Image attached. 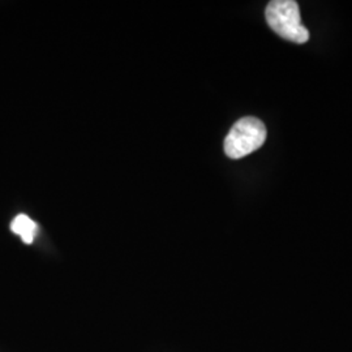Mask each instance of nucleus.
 I'll list each match as a JSON object with an SVG mask.
<instances>
[{"mask_svg":"<svg viewBox=\"0 0 352 352\" xmlns=\"http://www.w3.org/2000/svg\"><path fill=\"white\" fill-rule=\"evenodd\" d=\"M266 140V126L256 118H241L225 140V153L231 160H240L260 149Z\"/></svg>","mask_w":352,"mask_h":352,"instance_id":"obj_2","label":"nucleus"},{"mask_svg":"<svg viewBox=\"0 0 352 352\" xmlns=\"http://www.w3.org/2000/svg\"><path fill=\"white\" fill-rule=\"evenodd\" d=\"M11 230L16 235H19L25 244H32L37 234V223L30 219L25 214H19L11 223Z\"/></svg>","mask_w":352,"mask_h":352,"instance_id":"obj_3","label":"nucleus"},{"mask_svg":"<svg viewBox=\"0 0 352 352\" xmlns=\"http://www.w3.org/2000/svg\"><path fill=\"white\" fill-rule=\"evenodd\" d=\"M265 17L279 37L294 43H305L309 39V32L302 24L299 6L294 0L270 1L266 7Z\"/></svg>","mask_w":352,"mask_h":352,"instance_id":"obj_1","label":"nucleus"}]
</instances>
